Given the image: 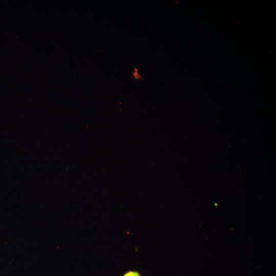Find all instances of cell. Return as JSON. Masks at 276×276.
<instances>
[{"label":"cell","instance_id":"1","mask_svg":"<svg viewBox=\"0 0 276 276\" xmlns=\"http://www.w3.org/2000/svg\"><path fill=\"white\" fill-rule=\"evenodd\" d=\"M132 75L135 80H144V77L139 73L138 70L137 69L136 67H134L133 71L132 73Z\"/></svg>","mask_w":276,"mask_h":276},{"label":"cell","instance_id":"2","mask_svg":"<svg viewBox=\"0 0 276 276\" xmlns=\"http://www.w3.org/2000/svg\"><path fill=\"white\" fill-rule=\"evenodd\" d=\"M123 276H141V275L136 271H130L126 273Z\"/></svg>","mask_w":276,"mask_h":276}]
</instances>
